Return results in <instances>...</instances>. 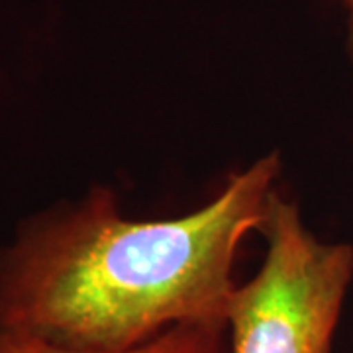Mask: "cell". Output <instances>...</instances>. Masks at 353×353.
I'll use <instances>...</instances> for the list:
<instances>
[{
	"mask_svg": "<svg viewBox=\"0 0 353 353\" xmlns=\"http://www.w3.org/2000/svg\"><path fill=\"white\" fill-rule=\"evenodd\" d=\"M277 173L271 153L181 218L126 220L99 189L26 228L0 255V332L124 352L176 324L228 326L236 253L263 224Z\"/></svg>",
	"mask_w": 353,
	"mask_h": 353,
	"instance_id": "1",
	"label": "cell"
},
{
	"mask_svg": "<svg viewBox=\"0 0 353 353\" xmlns=\"http://www.w3.org/2000/svg\"><path fill=\"white\" fill-rule=\"evenodd\" d=\"M259 232V273L236 287L228 308L230 353H330L353 277V248L316 240L277 192Z\"/></svg>",
	"mask_w": 353,
	"mask_h": 353,
	"instance_id": "2",
	"label": "cell"
},
{
	"mask_svg": "<svg viewBox=\"0 0 353 353\" xmlns=\"http://www.w3.org/2000/svg\"><path fill=\"white\" fill-rule=\"evenodd\" d=\"M224 328L228 326L201 322L176 324L155 336L153 340L124 352H79L57 347L34 338L0 332V353H230L222 341Z\"/></svg>",
	"mask_w": 353,
	"mask_h": 353,
	"instance_id": "3",
	"label": "cell"
},
{
	"mask_svg": "<svg viewBox=\"0 0 353 353\" xmlns=\"http://www.w3.org/2000/svg\"><path fill=\"white\" fill-rule=\"evenodd\" d=\"M350 8H352V55H353V4H350Z\"/></svg>",
	"mask_w": 353,
	"mask_h": 353,
	"instance_id": "4",
	"label": "cell"
},
{
	"mask_svg": "<svg viewBox=\"0 0 353 353\" xmlns=\"http://www.w3.org/2000/svg\"><path fill=\"white\" fill-rule=\"evenodd\" d=\"M347 4H353V0H347Z\"/></svg>",
	"mask_w": 353,
	"mask_h": 353,
	"instance_id": "5",
	"label": "cell"
}]
</instances>
